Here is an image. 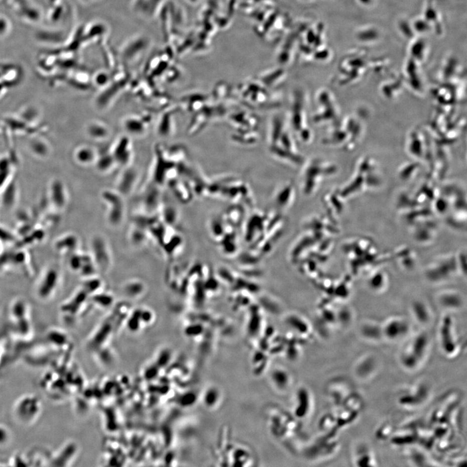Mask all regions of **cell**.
Returning a JSON list of instances; mask_svg holds the SVG:
<instances>
[{"label": "cell", "instance_id": "obj_14", "mask_svg": "<svg viewBox=\"0 0 467 467\" xmlns=\"http://www.w3.org/2000/svg\"><path fill=\"white\" fill-rule=\"evenodd\" d=\"M432 225H423L422 227L417 228V230L414 234L415 239L419 242H430L431 240V234H433L431 229Z\"/></svg>", "mask_w": 467, "mask_h": 467}, {"label": "cell", "instance_id": "obj_1", "mask_svg": "<svg viewBox=\"0 0 467 467\" xmlns=\"http://www.w3.org/2000/svg\"><path fill=\"white\" fill-rule=\"evenodd\" d=\"M269 152L275 160L293 167L301 166L304 159L288 122L281 116L271 120L268 132Z\"/></svg>", "mask_w": 467, "mask_h": 467}, {"label": "cell", "instance_id": "obj_17", "mask_svg": "<svg viewBox=\"0 0 467 467\" xmlns=\"http://www.w3.org/2000/svg\"><path fill=\"white\" fill-rule=\"evenodd\" d=\"M372 1L373 0H359L360 3L365 4V5H368V4H371Z\"/></svg>", "mask_w": 467, "mask_h": 467}, {"label": "cell", "instance_id": "obj_11", "mask_svg": "<svg viewBox=\"0 0 467 467\" xmlns=\"http://www.w3.org/2000/svg\"><path fill=\"white\" fill-rule=\"evenodd\" d=\"M411 311L416 321L422 324H426L430 322L432 315L431 311L426 302L416 301L411 305Z\"/></svg>", "mask_w": 467, "mask_h": 467}, {"label": "cell", "instance_id": "obj_2", "mask_svg": "<svg viewBox=\"0 0 467 467\" xmlns=\"http://www.w3.org/2000/svg\"><path fill=\"white\" fill-rule=\"evenodd\" d=\"M308 103L303 93H295L291 100L289 126L296 140L302 144L312 141L313 133L308 123Z\"/></svg>", "mask_w": 467, "mask_h": 467}, {"label": "cell", "instance_id": "obj_15", "mask_svg": "<svg viewBox=\"0 0 467 467\" xmlns=\"http://www.w3.org/2000/svg\"><path fill=\"white\" fill-rule=\"evenodd\" d=\"M413 26H414L415 31L420 33L426 32V31H428L430 29L428 22L422 21V20L415 21Z\"/></svg>", "mask_w": 467, "mask_h": 467}, {"label": "cell", "instance_id": "obj_16", "mask_svg": "<svg viewBox=\"0 0 467 467\" xmlns=\"http://www.w3.org/2000/svg\"><path fill=\"white\" fill-rule=\"evenodd\" d=\"M424 44L422 41H417L413 46L412 53L416 57H422L423 55Z\"/></svg>", "mask_w": 467, "mask_h": 467}, {"label": "cell", "instance_id": "obj_3", "mask_svg": "<svg viewBox=\"0 0 467 467\" xmlns=\"http://www.w3.org/2000/svg\"><path fill=\"white\" fill-rule=\"evenodd\" d=\"M430 346V337L428 333H417L411 338L400 353V364L407 371L417 370L425 362Z\"/></svg>", "mask_w": 467, "mask_h": 467}, {"label": "cell", "instance_id": "obj_7", "mask_svg": "<svg viewBox=\"0 0 467 467\" xmlns=\"http://www.w3.org/2000/svg\"><path fill=\"white\" fill-rule=\"evenodd\" d=\"M429 393L430 389L426 385L420 384L400 396L398 401L400 406L406 408H416L426 401Z\"/></svg>", "mask_w": 467, "mask_h": 467}, {"label": "cell", "instance_id": "obj_5", "mask_svg": "<svg viewBox=\"0 0 467 467\" xmlns=\"http://www.w3.org/2000/svg\"><path fill=\"white\" fill-rule=\"evenodd\" d=\"M439 343L442 353L448 358L456 357L460 351V344L454 324L450 316H445L439 326Z\"/></svg>", "mask_w": 467, "mask_h": 467}, {"label": "cell", "instance_id": "obj_9", "mask_svg": "<svg viewBox=\"0 0 467 467\" xmlns=\"http://www.w3.org/2000/svg\"><path fill=\"white\" fill-rule=\"evenodd\" d=\"M377 359L371 356H366L357 362L355 367L356 376L360 380H368L377 371Z\"/></svg>", "mask_w": 467, "mask_h": 467}, {"label": "cell", "instance_id": "obj_4", "mask_svg": "<svg viewBox=\"0 0 467 467\" xmlns=\"http://www.w3.org/2000/svg\"><path fill=\"white\" fill-rule=\"evenodd\" d=\"M461 269L459 257L454 256L444 257L433 262L426 270V277L430 282H441L450 279Z\"/></svg>", "mask_w": 467, "mask_h": 467}, {"label": "cell", "instance_id": "obj_8", "mask_svg": "<svg viewBox=\"0 0 467 467\" xmlns=\"http://www.w3.org/2000/svg\"><path fill=\"white\" fill-rule=\"evenodd\" d=\"M437 301L440 306L446 310H459L464 304L461 293L453 290H443L438 293Z\"/></svg>", "mask_w": 467, "mask_h": 467}, {"label": "cell", "instance_id": "obj_13", "mask_svg": "<svg viewBox=\"0 0 467 467\" xmlns=\"http://www.w3.org/2000/svg\"><path fill=\"white\" fill-rule=\"evenodd\" d=\"M362 448H358L356 451L355 462L356 465L358 466H376V461L373 453L366 446H361Z\"/></svg>", "mask_w": 467, "mask_h": 467}, {"label": "cell", "instance_id": "obj_12", "mask_svg": "<svg viewBox=\"0 0 467 467\" xmlns=\"http://www.w3.org/2000/svg\"><path fill=\"white\" fill-rule=\"evenodd\" d=\"M388 277L384 271L379 270L374 272L369 277L368 285L369 288L376 292L383 291L388 283Z\"/></svg>", "mask_w": 467, "mask_h": 467}, {"label": "cell", "instance_id": "obj_6", "mask_svg": "<svg viewBox=\"0 0 467 467\" xmlns=\"http://www.w3.org/2000/svg\"><path fill=\"white\" fill-rule=\"evenodd\" d=\"M384 339L395 341L403 339L410 332V325L405 318L395 316L388 318L382 324Z\"/></svg>", "mask_w": 467, "mask_h": 467}, {"label": "cell", "instance_id": "obj_10", "mask_svg": "<svg viewBox=\"0 0 467 467\" xmlns=\"http://www.w3.org/2000/svg\"><path fill=\"white\" fill-rule=\"evenodd\" d=\"M360 335L368 341H380L384 339L382 324L368 321L362 322L360 328Z\"/></svg>", "mask_w": 467, "mask_h": 467}]
</instances>
